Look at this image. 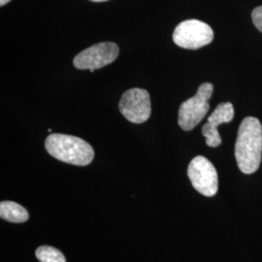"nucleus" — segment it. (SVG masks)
Instances as JSON below:
<instances>
[{
    "label": "nucleus",
    "instance_id": "obj_1",
    "mask_svg": "<svg viewBox=\"0 0 262 262\" xmlns=\"http://www.w3.org/2000/svg\"><path fill=\"white\" fill-rule=\"evenodd\" d=\"M262 157V125L253 117L241 122L235 144L237 165L244 174H253L260 165Z\"/></svg>",
    "mask_w": 262,
    "mask_h": 262
},
{
    "label": "nucleus",
    "instance_id": "obj_2",
    "mask_svg": "<svg viewBox=\"0 0 262 262\" xmlns=\"http://www.w3.org/2000/svg\"><path fill=\"white\" fill-rule=\"evenodd\" d=\"M45 148L53 158L77 166L89 165L94 158L93 147L72 135L51 134L45 141Z\"/></svg>",
    "mask_w": 262,
    "mask_h": 262
},
{
    "label": "nucleus",
    "instance_id": "obj_3",
    "mask_svg": "<svg viewBox=\"0 0 262 262\" xmlns=\"http://www.w3.org/2000/svg\"><path fill=\"white\" fill-rule=\"evenodd\" d=\"M214 92L210 83L201 84L194 96L181 104L179 109L178 123L184 130H192L201 122L210 109L208 100Z\"/></svg>",
    "mask_w": 262,
    "mask_h": 262
},
{
    "label": "nucleus",
    "instance_id": "obj_4",
    "mask_svg": "<svg viewBox=\"0 0 262 262\" xmlns=\"http://www.w3.org/2000/svg\"><path fill=\"white\" fill-rule=\"evenodd\" d=\"M214 31L209 25L198 19H187L179 24L173 33V41L179 47L197 50L210 44Z\"/></svg>",
    "mask_w": 262,
    "mask_h": 262
},
{
    "label": "nucleus",
    "instance_id": "obj_5",
    "mask_svg": "<svg viewBox=\"0 0 262 262\" xmlns=\"http://www.w3.org/2000/svg\"><path fill=\"white\" fill-rule=\"evenodd\" d=\"M187 176L197 191L205 196H214L219 188L217 173L213 163L202 156L192 159L187 168Z\"/></svg>",
    "mask_w": 262,
    "mask_h": 262
},
{
    "label": "nucleus",
    "instance_id": "obj_6",
    "mask_svg": "<svg viewBox=\"0 0 262 262\" xmlns=\"http://www.w3.org/2000/svg\"><path fill=\"white\" fill-rule=\"evenodd\" d=\"M120 49L113 42H102L88 48L78 54L73 59L77 69H89L94 72L95 69L102 68L116 60Z\"/></svg>",
    "mask_w": 262,
    "mask_h": 262
},
{
    "label": "nucleus",
    "instance_id": "obj_7",
    "mask_svg": "<svg viewBox=\"0 0 262 262\" xmlns=\"http://www.w3.org/2000/svg\"><path fill=\"white\" fill-rule=\"evenodd\" d=\"M119 108L122 116L130 122H147L151 113L150 94L143 89H130L122 94Z\"/></svg>",
    "mask_w": 262,
    "mask_h": 262
},
{
    "label": "nucleus",
    "instance_id": "obj_8",
    "mask_svg": "<svg viewBox=\"0 0 262 262\" xmlns=\"http://www.w3.org/2000/svg\"><path fill=\"white\" fill-rule=\"evenodd\" d=\"M234 117V108L230 102L219 104L214 112L208 118V122L202 127V134L206 138V144L211 148L219 147L222 138L217 131L220 124L230 122Z\"/></svg>",
    "mask_w": 262,
    "mask_h": 262
},
{
    "label": "nucleus",
    "instance_id": "obj_9",
    "mask_svg": "<svg viewBox=\"0 0 262 262\" xmlns=\"http://www.w3.org/2000/svg\"><path fill=\"white\" fill-rule=\"evenodd\" d=\"M0 216L7 222L15 224L25 223L29 217L28 211L13 201H2L0 203Z\"/></svg>",
    "mask_w": 262,
    "mask_h": 262
},
{
    "label": "nucleus",
    "instance_id": "obj_10",
    "mask_svg": "<svg viewBox=\"0 0 262 262\" xmlns=\"http://www.w3.org/2000/svg\"><path fill=\"white\" fill-rule=\"evenodd\" d=\"M36 257L40 262H66L62 253L50 246L39 247L36 250Z\"/></svg>",
    "mask_w": 262,
    "mask_h": 262
},
{
    "label": "nucleus",
    "instance_id": "obj_11",
    "mask_svg": "<svg viewBox=\"0 0 262 262\" xmlns=\"http://www.w3.org/2000/svg\"><path fill=\"white\" fill-rule=\"evenodd\" d=\"M253 25L262 32V6L256 7L252 13Z\"/></svg>",
    "mask_w": 262,
    "mask_h": 262
},
{
    "label": "nucleus",
    "instance_id": "obj_12",
    "mask_svg": "<svg viewBox=\"0 0 262 262\" xmlns=\"http://www.w3.org/2000/svg\"><path fill=\"white\" fill-rule=\"evenodd\" d=\"M10 1H11V0H0V5H1V6H4L5 4H7Z\"/></svg>",
    "mask_w": 262,
    "mask_h": 262
},
{
    "label": "nucleus",
    "instance_id": "obj_13",
    "mask_svg": "<svg viewBox=\"0 0 262 262\" xmlns=\"http://www.w3.org/2000/svg\"><path fill=\"white\" fill-rule=\"evenodd\" d=\"M93 2H103V1H108V0H91Z\"/></svg>",
    "mask_w": 262,
    "mask_h": 262
}]
</instances>
